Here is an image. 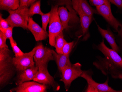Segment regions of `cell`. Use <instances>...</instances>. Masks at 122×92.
<instances>
[{"label": "cell", "instance_id": "1", "mask_svg": "<svg viewBox=\"0 0 122 92\" xmlns=\"http://www.w3.org/2000/svg\"><path fill=\"white\" fill-rule=\"evenodd\" d=\"M93 48L104 55L97 56L93 65L104 75H110L114 79L122 80V58L118 53L107 47L103 39Z\"/></svg>", "mask_w": 122, "mask_h": 92}, {"label": "cell", "instance_id": "2", "mask_svg": "<svg viewBox=\"0 0 122 92\" xmlns=\"http://www.w3.org/2000/svg\"><path fill=\"white\" fill-rule=\"evenodd\" d=\"M12 51L9 48L0 49V87L10 83L17 72L13 63Z\"/></svg>", "mask_w": 122, "mask_h": 92}, {"label": "cell", "instance_id": "3", "mask_svg": "<svg viewBox=\"0 0 122 92\" xmlns=\"http://www.w3.org/2000/svg\"><path fill=\"white\" fill-rule=\"evenodd\" d=\"M29 7L20 6L17 9L9 10V16L6 20L10 27H21L24 29H28L29 17L28 15Z\"/></svg>", "mask_w": 122, "mask_h": 92}, {"label": "cell", "instance_id": "4", "mask_svg": "<svg viewBox=\"0 0 122 92\" xmlns=\"http://www.w3.org/2000/svg\"><path fill=\"white\" fill-rule=\"evenodd\" d=\"M58 5L52 6L50 12L49 27V41L50 45L54 46L57 36L64 30L58 14Z\"/></svg>", "mask_w": 122, "mask_h": 92}, {"label": "cell", "instance_id": "5", "mask_svg": "<svg viewBox=\"0 0 122 92\" xmlns=\"http://www.w3.org/2000/svg\"><path fill=\"white\" fill-rule=\"evenodd\" d=\"M93 72L92 70H83L81 77L85 79L87 83L85 92H122V90H115L110 87L109 84V77L103 83H97L92 79Z\"/></svg>", "mask_w": 122, "mask_h": 92}, {"label": "cell", "instance_id": "6", "mask_svg": "<svg viewBox=\"0 0 122 92\" xmlns=\"http://www.w3.org/2000/svg\"><path fill=\"white\" fill-rule=\"evenodd\" d=\"M81 65L79 62L72 64L71 65L66 66L61 70L62 75L60 81L64 83L66 91L70 89L71 83L74 80L81 77L83 72Z\"/></svg>", "mask_w": 122, "mask_h": 92}, {"label": "cell", "instance_id": "7", "mask_svg": "<svg viewBox=\"0 0 122 92\" xmlns=\"http://www.w3.org/2000/svg\"><path fill=\"white\" fill-rule=\"evenodd\" d=\"M37 49V47L29 53H25L19 57H14L13 63L17 72L22 71L35 65L34 55Z\"/></svg>", "mask_w": 122, "mask_h": 92}, {"label": "cell", "instance_id": "8", "mask_svg": "<svg viewBox=\"0 0 122 92\" xmlns=\"http://www.w3.org/2000/svg\"><path fill=\"white\" fill-rule=\"evenodd\" d=\"M37 49L34 55L35 65L38 68L47 66L50 61L54 60L52 49L45 47L42 43H40L36 46Z\"/></svg>", "mask_w": 122, "mask_h": 92}, {"label": "cell", "instance_id": "9", "mask_svg": "<svg viewBox=\"0 0 122 92\" xmlns=\"http://www.w3.org/2000/svg\"><path fill=\"white\" fill-rule=\"evenodd\" d=\"M33 80L42 84L51 86L55 91H58L60 89L59 84L49 73L47 66L38 68L37 74Z\"/></svg>", "mask_w": 122, "mask_h": 92}, {"label": "cell", "instance_id": "10", "mask_svg": "<svg viewBox=\"0 0 122 92\" xmlns=\"http://www.w3.org/2000/svg\"><path fill=\"white\" fill-rule=\"evenodd\" d=\"M96 7L98 14L101 15L107 23L117 32L122 24L113 15L110 2Z\"/></svg>", "mask_w": 122, "mask_h": 92}, {"label": "cell", "instance_id": "11", "mask_svg": "<svg viewBox=\"0 0 122 92\" xmlns=\"http://www.w3.org/2000/svg\"><path fill=\"white\" fill-rule=\"evenodd\" d=\"M48 85L34 81H27L17 86L10 90L11 92H46Z\"/></svg>", "mask_w": 122, "mask_h": 92}, {"label": "cell", "instance_id": "12", "mask_svg": "<svg viewBox=\"0 0 122 92\" xmlns=\"http://www.w3.org/2000/svg\"><path fill=\"white\" fill-rule=\"evenodd\" d=\"M38 68L36 65L18 72L15 78V83L18 86L24 82L33 80L38 72Z\"/></svg>", "mask_w": 122, "mask_h": 92}, {"label": "cell", "instance_id": "13", "mask_svg": "<svg viewBox=\"0 0 122 92\" xmlns=\"http://www.w3.org/2000/svg\"><path fill=\"white\" fill-rule=\"evenodd\" d=\"M27 28L34 36L36 41L45 40L49 37V33L44 31L38 24L35 22L32 17H29Z\"/></svg>", "mask_w": 122, "mask_h": 92}, {"label": "cell", "instance_id": "14", "mask_svg": "<svg viewBox=\"0 0 122 92\" xmlns=\"http://www.w3.org/2000/svg\"><path fill=\"white\" fill-rule=\"evenodd\" d=\"M73 9L76 13L81 11L90 16L94 14H98L97 10L94 9L88 3L87 0H72Z\"/></svg>", "mask_w": 122, "mask_h": 92}, {"label": "cell", "instance_id": "15", "mask_svg": "<svg viewBox=\"0 0 122 92\" xmlns=\"http://www.w3.org/2000/svg\"><path fill=\"white\" fill-rule=\"evenodd\" d=\"M97 26L98 30L101 35L107 41L112 49L118 53L119 47L116 41V38L112 31L109 28H107V29H103L98 25L97 24Z\"/></svg>", "mask_w": 122, "mask_h": 92}, {"label": "cell", "instance_id": "16", "mask_svg": "<svg viewBox=\"0 0 122 92\" xmlns=\"http://www.w3.org/2000/svg\"><path fill=\"white\" fill-rule=\"evenodd\" d=\"M52 53L54 57V60L56 61L59 72L63 68L72 64L70 60V55H66L64 54H58L54 50H52Z\"/></svg>", "mask_w": 122, "mask_h": 92}, {"label": "cell", "instance_id": "17", "mask_svg": "<svg viewBox=\"0 0 122 92\" xmlns=\"http://www.w3.org/2000/svg\"><path fill=\"white\" fill-rule=\"evenodd\" d=\"M58 14L64 29H68L70 28L69 22L71 20V15L66 7L60 6L58 7Z\"/></svg>", "mask_w": 122, "mask_h": 92}, {"label": "cell", "instance_id": "18", "mask_svg": "<svg viewBox=\"0 0 122 92\" xmlns=\"http://www.w3.org/2000/svg\"><path fill=\"white\" fill-rule=\"evenodd\" d=\"M80 17L82 33L83 35H87L90 26L92 21V17L85 14L81 11L77 12Z\"/></svg>", "mask_w": 122, "mask_h": 92}, {"label": "cell", "instance_id": "19", "mask_svg": "<svg viewBox=\"0 0 122 92\" xmlns=\"http://www.w3.org/2000/svg\"><path fill=\"white\" fill-rule=\"evenodd\" d=\"M20 6V0H0V9L1 10H14Z\"/></svg>", "mask_w": 122, "mask_h": 92}, {"label": "cell", "instance_id": "20", "mask_svg": "<svg viewBox=\"0 0 122 92\" xmlns=\"http://www.w3.org/2000/svg\"><path fill=\"white\" fill-rule=\"evenodd\" d=\"M57 3V5H65L71 15V21L73 22H76L78 20L77 16V13L74 9L72 6V0H52Z\"/></svg>", "mask_w": 122, "mask_h": 92}, {"label": "cell", "instance_id": "21", "mask_svg": "<svg viewBox=\"0 0 122 92\" xmlns=\"http://www.w3.org/2000/svg\"><path fill=\"white\" fill-rule=\"evenodd\" d=\"M66 42L64 39L63 31L61 32L56 38V43L54 46L57 53L63 54V47Z\"/></svg>", "mask_w": 122, "mask_h": 92}, {"label": "cell", "instance_id": "22", "mask_svg": "<svg viewBox=\"0 0 122 92\" xmlns=\"http://www.w3.org/2000/svg\"><path fill=\"white\" fill-rule=\"evenodd\" d=\"M44 13L41 9V2L40 0L37 1L31 4L29 9V17H31L35 14H39L41 16Z\"/></svg>", "mask_w": 122, "mask_h": 92}, {"label": "cell", "instance_id": "23", "mask_svg": "<svg viewBox=\"0 0 122 92\" xmlns=\"http://www.w3.org/2000/svg\"><path fill=\"white\" fill-rule=\"evenodd\" d=\"M10 41L11 47L13 49V52L14 54V57H19L24 54V53H23L18 46L14 40H10Z\"/></svg>", "mask_w": 122, "mask_h": 92}, {"label": "cell", "instance_id": "24", "mask_svg": "<svg viewBox=\"0 0 122 92\" xmlns=\"http://www.w3.org/2000/svg\"><path fill=\"white\" fill-rule=\"evenodd\" d=\"M117 33V38L116 40V41L119 47L118 54L122 58V25L119 29Z\"/></svg>", "mask_w": 122, "mask_h": 92}, {"label": "cell", "instance_id": "25", "mask_svg": "<svg viewBox=\"0 0 122 92\" xmlns=\"http://www.w3.org/2000/svg\"><path fill=\"white\" fill-rule=\"evenodd\" d=\"M42 22V27L44 31H46V28L47 25L49 23L50 17V12L47 13H43L41 15Z\"/></svg>", "mask_w": 122, "mask_h": 92}, {"label": "cell", "instance_id": "26", "mask_svg": "<svg viewBox=\"0 0 122 92\" xmlns=\"http://www.w3.org/2000/svg\"><path fill=\"white\" fill-rule=\"evenodd\" d=\"M74 42L73 41L70 42H66L63 47V54L66 55H70L74 46Z\"/></svg>", "mask_w": 122, "mask_h": 92}, {"label": "cell", "instance_id": "27", "mask_svg": "<svg viewBox=\"0 0 122 92\" xmlns=\"http://www.w3.org/2000/svg\"><path fill=\"white\" fill-rule=\"evenodd\" d=\"M7 39V38L5 33L0 31V49L4 48H9L6 43Z\"/></svg>", "mask_w": 122, "mask_h": 92}, {"label": "cell", "instance_id": "28", "mask_svg": "<svg viewBox=\"0 0 122 92\" xmlns=\"http://www.w3.org/2000/svg\"><path fill=\"white\" fill-rule=\"evenodd\" d=\"M10 25L9 24L6 19H4L2 17V15L0 14V29L5 30L10 27Z\"/></svg>", "mask_w": 122, "mask_h": 92}, {"label": "cell", "instance_id": "29", "mask_svg": "<svg viewBox=\"0 0 122 92\" xmlns=\"http://www.w3.org/2000/svg\"><path fill=\"white\" fill-rule=\"evenodd\" d=\"M14 28L12 27H10L7 29L5 30L3 29H0V31L3 32L5 33L7 39H9V40H14L13 36V31Z\"/></svg>", "mask_w": 122, "mask_h": 92}, {"label": "cell", "instance_id": "30", "mask_svg": "<svg viewBox=\"0 0 122 92\" xmlns=\"http://www.w3.org/2000/svg\"><path fill=\"white\" fill-rule=\"evenodd\" d=\"M89 1L92 5L96 7L110 2L108 0H89Z\"/></svg>", "mask_w": 122, "mask_h": 92}, {"label": "cell", "instance_id": "31", "mask_svg": "<svg viewBox=\"0 0 122 92\" xmlns=\"http://www.w3.org/2000/svg\"><path fill=\"white\" fill-rule=\"evenodd\" d=\"M20 6H25L29 7L33 3V0H20Z\"/></svg>", "mask_w": 122, "mask_h": 92}, {"label": "cell", "instance_id": "32", "mask_svg": "<svg viewBox=\"0 0 122 92\" xmlns=\"http://www.w3.org/2000/svg\"><path fill=\"white\" fill-rule=\"evenodd\" d=\"M109 2L116 5L119 9H122V0H108Z\"/></svg>", "mask_w": 122, "mask_h": 92}, {"label": "cell", "instance_id": "33", "mask_svg": "<svg viewBox=\"0 0 122 92\" xmlns=\"http://www.w3.org/2000/svg\"><path fill=\"white\" fill-rule=\"evenodd\" d=\"M36 0H33V3H34L35 2Z\"/></svg>", "mask_w": 122, "mask_h": 92}]
</instances>
